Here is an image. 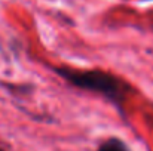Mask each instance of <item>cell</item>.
Wrapping results in <instances>:
<instances>
[{
	"label": "cell",
	"instance_id": "cell-2",
	"mask_svg": "<svg viewBox=\"0 0 153 151\" xmlns=\"http://www.w3.org/2000/svg\"><path fill=\"white\" fill-rule=\"evenodd\" d=\"M98 151H129L126 145L119 139H108L98 148Z\"/></svg>",
	"mask_w": 153,
	"mask_h": 151
},
{
	"label": "cell",
	"instance_id": "cell-3",
	"mask_svg": "<svg viewBox=\"0 0 153 151\" xmlns=\"http://www.w3.org/2000/svg\"><path fill=\"white\" fill-rule=\"evenodd\" d=\"M0 151H1V150H0Z\"/></svg>",
	"mask_w": 153,
	"mask_h": 151
},
{
	"label": "cell",
	"instance_id": "cell-1",
	"mask_svg": "<svg viewBox=\"0 0 153 151\" xmlns=\"http://www.w3.org/2000/svg\"><path fill=\"white\" fill-rule=\"evenodd\" d=\"M61 77H64L68 83H71L76 88L86 89L97 92L100 95H104L107 99H110L114 104L122 102L128 85L123 83L120 79L114 77L110 73H104L101 70H67V68H56L55 70Z\"/></svg>",
	"mask_w": 153,
	"mask_h": 151
}]
</instances>
